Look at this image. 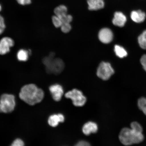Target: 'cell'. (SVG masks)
I'll use <instances>...</instances> for the list:
<instances>
[{
  "label": "cell",
  "mask_w": 146,
  "mask_h": 146,
  "mask_svg": "<svg viewBox=\"0 0 146 146\" xmlns=\"http://www.w3.org/2000/svg\"><path fill=\"white\" fill-rule=\"evenodd\" d=\"M44 92L34 84H29L21 88L19 94L21 99L29 105L40 103L44 97Z\"/></svg>",
  "instance_id": "6da1fadb"
},
{
  "label": "cell",
  "mask_w": 146,
  "mask_h": 146,
  "mask_svg": "<svg viewBox=\"0 0 146 146\" xmlns=\"http://www.w3.org/2000/svg\"><path fill=\"white\" fill-rule=\"evenodd\" d=\"M119 139L123 145L129 146L141 143L144 140V136L142 133L136 132L129 128L124 127L120 131Z\"/></svg>",
  "instance_id": "7a4b0ae2"
},
{
  "label": "cell",
  "mask_w": 146,
  "mask_h": 146,
  "mask_svg": "<svg viewBox=\"0 0 146 146\" xmlns=\"http://www.w3.org/2000/svg\"><path fill=\"white\" fill-rule=\"evenodd\" d=\"M54 55V52H51L49 56L43 58V63L47 73L58 75L62 72L65 64L62 59L55 58Z\"/></svg>",
  "instance_id": "3957f363"
},
{
  "label": "cell",
  "mask_w": 146,
  "mask_h": 146,
  "mask_svg": "<svg viewBox=\"0 0 146 146\" xmlns=\"http://www.w3.org/2000/svg\"><path fill=\"white\" fill-rule=\"evenodd\" d=\"M16 105L15 97L7 94H2L0 97V113H9L14 111Z\"/></svg>",
  "instance_id": "277c9868"
},
{
  "label": "cell",
  "mask_w": 146,
  "mask_h": 146,
  "mask_svg": "<svg viewBox=\"0 0 146 146\" xmlns=\"http://www.w3.org/2000/svg\"><path fill=\"white\" fill-rule=\"evenodd\" d=\"M65 97L72 100L73 104L76 107H82L86 103V97L83 95L82 91L77 89H74L66 93Z\"/></svg>",
  "instance_id": "5b68a950"
},
{
  "label": "cell",
  "mask_w": 146,
  "mask_h": 146,
  "mask_svg": "<svg viewBox=\"0 0 146 146\" xmlns=\"http://www.w3.org/2000/svg\"><path fill=\"white\" fill-rule=\"evenodd\" d=\"M114 70L110 64L106 62H102L100 64L97 70L98 77L102 80H108L114 74Z\"/></svg>",
  "instance_id": "8992f818"
},
{
  "label": "cell",
  "mask_w": 146,
  "mask_h": 146,
  "mask_svg": "<svg viewBox=\"0 0 146 146\" xmlns=\"http://www.w3.org/2000/svg\"><path fill=\"white\" fill-rule=\"evenodd\" d=\"M14 44V41L11 38L6 36L2 38L0 40V54L3 55L8 53Z\"/></svg>",
  "instance_id": "52a82bcc"
},
{
  "label": "cell",
  "mask_w": 146,
  "mask_h": 146,
  "mask_svg": "<svg viewBox=\"0 0 146 146\" xmlns=\"http://www.w3.org/2000/svg\"><path fill=\"white\" fill-rule=\"evenodd\" d=\"M98 38L102 43L108 44L112 40L113 35L110 29L104 28L100 30L98 33Z\"/></svg>",
  "instance_id": "ba28073f"
},
{
  "label": "cell",
  "mask_w": 146,
  "mask_h": 146,
  "mask_svg": "<svg viewBox=\"0 0 146 146\" xmlns=\"http://www.w3.org/2000/svg\"><path fill=\"white\" fill-rule=\"evenodd\" d=\"M49 90L55 101L59 102L61 100L64 94V90L61 85L56 84L51 85L49 88Z\"/></svg>",
  "instance_id": "9c48e42d"
},
{
  "label": "cell",
  "mask_w": 146,
  "mask_h": 146,
  "mask_svg": "<svg viewBox=\"0 0 146 146\" xmlns=\"http://www.w3.org/2000/svg\"><path fill=\"white\" fill-rule=\"evenodd\" d=\"M126 21V17L122 12H117L115 13L114 17L112 20V23L114 25L122 27L125 25Z\"/></svg>",
  "instance_id": "30bf717a"
},
{
  "label": "cell",
  "mask_w": 146,
  "mask_h": 146,
  "mask_svg": "<svg viewBox=\"0 0 146 146\" xmlns=\"http://www.w3.org/2000/svg\"><path fill=\"white\" fill-rule=\"evenodd\" d=\"M98 127L97 125L94 122L89 121L84 125L82 128V131L86 135H89L91 133L97 132Z\"/></svg>",
  "instance_id": "8fae6325"
},
{
  "label": "cell",
  "mask_w": 146,
  "mask_h": 146,
  "mask_svg": "<svg viewBox=\"0 0 146 146\" xmlns=\"http://www.w3.org/2000/svg\"><path fill=\"white\" fill-rule=\"evenodd\" d=\"M64 116L63 114H59L51 115L49 117L48 123L49 125L53 127L57 126L60 123L64 121Z\"/></svg>",
  "instance_id": "7c38bea8"
},
{
  "label": "cell",
  "mask_w": 146,
  "mask_h": 146,
  "mask_svg": "<svg viewBox=\"0 0 146 146\" xmlns=\"http://www.w3.org/2000/svg\"><path fill=\"white\" fill-rule=\"evenodd\" d=\"M89 10L96 11L103 9L105 6L104 0H87Z\"/></svg>",
  "instance_id": "4fadbf2b"
},
{
  "label": "cell",
  "mask_w": 146,
  "mask_h": 146,
  "mask_svg": "<svg viewBox=\"0 0 146 146\" xmlns=\"http://www.w3.org/2000/svg\"><path fill=\"white\" fill-rule=\"evenodd\" d=\"M131 17L135 22L141 23L145 21L146 15L145 13L142 12L141 10L134 11L131 12Z\"/></svg>",
  "instance_id": "5bb4252c"
},
{
  "label": "cell",
  "mask_w": 146,
  "mask_h": 146,
  "mask_svg": "<svg viewBox=\"0 0 146 146\" xmlns=\"http://www.w3.org/2000/svg\"><path fill=\"white\" fill-rule=\"evenodd\" d=\"M54 12L55 15L61 17L67 14V8L64 5H60L54 9Z\"/></svg>",
  "instance_id": "9a60e30c"
},
{
  "label": "cell",
  "mask_w": 146,
  "mask_h": 146,
  "mask_svg": "<svg viewBox=\"0 0 146 146\" xmlns=\"http://www.w3.org/2000/svg\"><path fill=\"white\" fill-rule=\"evenodd\" d=\"M29 55L28 50H24V49H21L18 51L17 54V57L19 61L25 62L28 60Z\"/></svg>",
  "instance_id": "2e32d148"
},
{
  "label": "cell",
  "mask_w": 146,
  "mask_h": 146,
  "mask_svg": "<svg viewBox=\"0 0 146 146\" xmlns=\"http://www.w3.org/2000/svg\"><path fill=\"white\" fill-rule=\"evenodd\" d=\"M115 52L117 56L120 58H123L127 55V51L123 47L118 45H115L114 47Z\"/></svg>",
  "instance_id": "e0dca14e"
},
{
  "label": "cell",
  "mask_w": 146,
  "mask_h": 146,
  "mask_svg": "<svg viewBox=\"0 0 146 146\" xmlns=\"http://www.w3.org/2000/svg\"><path fill=\"white\" fill-rule=\"evenodd\" d=\"M137 104L138 108L146 115V98H140L138 100Z\"/></svg>",
  "instance_id": "ac0fdd59"
},
{
  "label": "cell",
  "mask_w": 146,
  "mask_h": 146,
  "mask_svg": "<svg viewBox=\"0 0 146 146\" xmlns=\"http://www.w3.org/2000/svg\"><path fill=\"white\" fill-rule=\"evenodd\" d=\"M131 128L138 133L143 132V128L141 125L137 121H133L130 124Z\"/></svg>",
  "instance_id": "d6986e66"
},
{
  "label": "cell",
  "mask_w": 146,
  "mask_h": 146,
  "mask_svg": "<svg viewBox=\"0 0 146 146\" xmlns=\"http://www.w3.org/2000/svg\"><path fill=\"white\" fill-rule=\"evenodd\" d=\"M52 23L55 26L56 28H59L61 27L62 23L61 20L58 16L55 15L53 16L52 18Z\"/></svg>",
  "instance_id": "ffe728a7"
},
{
  "label": "cell",
  "mask_w": 146,
  "mask_h": 146,
  "mask_svg": "<svg viewBox=\"0 0 146 146\" xmlns=\"http://www.w3.org/2000/svg\"><path fill=\"white\" fill-rule=\"evenodd\" d=\"M138 42L140 47L144 50H146V40L142 34L139 36Z\"/></svg>",
  "instance_id": "44dd1931"
},
{
  "label": "cell",
  "mask_w": 146,
  "mask_h": 146,
  "mask_svg": "<svg viewBox=\"0 0 146 146\" xmlns=\"http://www.w3.org/2000/svg\"><path fill=\"white\" fill-rule=\"evenodd\" d=\"M62 31L65 33H67L70 31L72 29V26L70 23H64L61 27Z\"/></svg>",
  "instance_id": "7402d4cb"
},
{
  "label": "cell",
  "mask_w": 146,
  "mask_h": 146,
  "mask_svg": "<svg viewBox=\"0 0 146 146\" xmlns=\"http://www.w3.org/2000/svg\"><path fill=\"white\" fill-rule=\"evenodd\" d=\"M5 28V25L4 18L0 15V35L4 32Z\"/></svg>",
  "instance_id": "603a6c76"
},
{
  "label": "cell",
  "mask_w": 146,
  "mask_h": 146,
  "mask_svg": "<svg viewBox=\"0 0 146 146\" xmlns=\"http://www.w3.org/2000/svg\"><path fill=\"white\" fill-rule=\"evenodd\" d=\"M25 145L24 142L20 138H17L12 142L11 146H23Z\"/></svg>",
  "instance_id": "cb8c5ba5"
},
{
  "label": "cell",
  "mask_w": 146,
  "mask_h": 146,
  "mask_svg": "<svg viewBox=\"0 0 146 146\" xmlns=\"http://www.w3.org/2000/svg\"><path fill=\"white\" fill-rule=\"evenodd\" d=\"M20 5H29L32 3L31 0H16Z\"/></svg>",
  "instance_id": "d4e9b609"
},
{
  "label": "cell",
  "mask_w": 146,
  "mask_h": 146,
  "mask_svg": "<svg viewBox=\"0 0 146 146\" xmlns=\"http://www.w3.org/2000/svg\"><path fill=\"white\" fill-rule=\"evenodd\" d=\"M140 62L143 66V68L146 72V55L144 54L142 56L140 59Z\"/></svg>",
  "instance_id": "484cf974"
},
{
  "label": "cell",
  "mask_w": 146,
  "mask_h": 146,
  "mask_svg": "<svg viewBox=\"0 0 146 146\" xmlns=\"http://www.w3.org/2000/svg\"><path fill=\"white\" fill-rule=\"evenodd\" d=\"M76 145L78 146H90V145L88 142L84 141H81L78 142Z\"/></svg>",
  "instance_id": "4316f807"
},
{
  "label": "cell",
  "mask_w": 146,
  "mask_h": 146,
  "mask_svg": "<svg viewBox=\"0 0 146 146\" xmlns=\"http://www.w3.org/2000/svg\"><path fill=\"white\" fill-rule=\"evenodd\" d=\"M142 34V35L145 38V39L146 40V30L144 31Z\"/></svg>",
  "instance_id": "83f0119b"
},
{
  "label": "cell",
  "mask_w": 146,
  "mask_h": 146,
  "mask_svg": "<svg viewBox=\"0 0 146 146\" xmlns=\"http://www.w3.org/2000/svg\"><path fill=\"white\" fill-rule=\"evenodd\" d=\"M28 52L29 55L30 56L32 54V51L31 50H29Z\"/></svg>",
  "instance_id": "f1b7e54d"
},
{
  "label": "cell",
  "mask_w": 146,
  "mask_h": 146,
  "mask_svg": "<svg viewBox=\"0 0 146 146\" xmlns=\"http://www.w3.org/2000/svg\"><path fill=\"white\" fill-rule=\"evenodd\" d=\"M2 9V7L1 5H0V11H1Z\"/></svg>",
  "instance_id": "f546056e"
}]
</instances>
